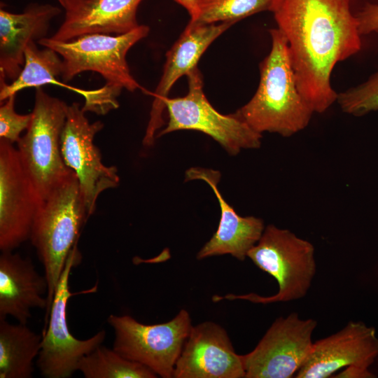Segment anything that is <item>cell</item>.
I'll return each instance as SVG.
<instances>
[{"instance_id":"obj_1","label":"cell","mask_w":378,"mask_h":378,"mask_svg":"<svg viewBox=\"0 0 378 378\" xmlns=\"http://www.w3.org/2000/svg\"><path fill=\"white\" fill-rule=\"evenodd\" d=\"M351 0H274L273 13L285 36L298 90L315 113L337 99L330 84L335 66L361 48Z\"/></svg>"},{"instance_id":"obj_2","label":"cell","mask_w":378,"mask_h":378,"mask_svg":"<svg viewBox=\"0 0 378 378\" xmlns=\"http://www.w3.org/2000/svg\"><path fill=\"white\" fill-rule=\"evenodd\" d=\"M272 48L260 64V83L250 101L235 113L253 130L289 137L307 127L314 113L300 94L287 40L269 30Z\"/></svg>"},{"instance_id":"obj_3","label":"cell","mask_w":378,"mask_h":378,"mask_svg":"<svg viewBox=\"0 0 378 378\" xmlns=\"http://www.w3.org/2000/svg\"><path fill=\"white\" fill-rule=\"evenodd\" d=\"M89 217L74 172L43 200L36 214L29 239L43 266L48 285L44 328L66 260L78 248L82 227Z\"/></svg>"},{"instance_id":"obj_4","label":"cell","mask_w":378,"mask_h":378,"mask_svg":"<svg viewBox=\"0 0 378 378\" xmlns=\"http://www.w3.org/2000/svg\"><path fill=\"white\" fill-rule=\"evenodd\" d=\"M313 244L287 229L270 224L265 227L258 241L247 257L261 270L275 279L278 291L271 296L251 293L214 296V302L223 299L245 300L253 303L287 302L304 298L316 274V265Z\"/></svg>"},{"instance_id":"obj_5","label":"cell","mask_w":378,"mask_h":378,"mask_svg":"<svg viewBox=\"0 0 378 378\" xmlns=\"http://www.w3.org/2000/svg\"><path fill=\"white\" fill-rule=\"evenodd\" d=\"M149 32V27L139 25L122 34H91L68 41H55L50 37L38 43L55 50L62 57L64 83L83 71H94L106 80V85L121 92H133L141 86L133 78L126 56L129 50Z\"/></svg>"},{"instance_id":"obj_6","label":"cell","mask_w":378,"mask_h":378,"mask_svg":"<svg viewBox=\"0 0 378 378\" xmlns=\"http://www.w3.org/2000/svg\"><path fill=\"white\" fill-rule=\"evenodd\" d=\"M67 108L65 102L36 88L29 125L17 143L22 162L43 200L74 172L60 150Z\"/></svg>"},{"instance_id":"obj_7","label":"cell","mask_w":378,"mask_h":378,"mask_svg":"<svg viewBox=\"0 0 378 378\" xmlns=\"http://www.w3.org/2000/svg\"><path fill=\"white\" fill-rule=\"evenodd\" d=\"M186 76L187 94L181 97H167L164 101L169 121L156 137L190 130L210 136L230 155H236L243 149L260 148L262 134L253 130L236 113L221 114L209 103L203 91L202 76L197 66Z\"/></svg>"},{"instance_id":"obj_8","label":"cell","mask_w":378,"mask_h":378,"mask_svg":"<svg viewBox=\"0 0 378 378\" xmlns=\"http://www.w3.org/2000/svg\"><path fill=\"white\" fill-rule=\"evenodd\" d=\"M107 321L114 332L115 351L145 365L158 377L173 378L192 326L186 309H181L172 320L158 324L141 323L130 315L111 314Z\"/></svg>"},{"instance_id":"obj_9","label":"cell","mask_w":378,"mask_h":378,"mask_svg":"<svg viewBox=\"0 0 378 378\" xmlns=\"http://www.w3.org/2000/svg\"><path fill=\"white\" fill-rule=\"evenodd\" d=\"M81 259L76 248L69 255L55 289L47 326L43 330L41 346L36 365L46 378H69L78 371L80 360L102 344L106 331L100 330L86 340H79L70 332L66 307L76 293L69 289V276L74 267Z\"/></svg>"},{"instance_id":"obj_10","label":"cell","mask_w":378,"mask_h":378,"mask_svg":"<svg viewBox=\"0 0 378 378\" xmlns=\"http://www.w3.org/2000/svg\"><path fill=\"white\" fill-rule=\"evenodd\" d=\"M103 127L101 121L90 123L78 103L68 106L60 150L64 163L77 176L90 216L95 211L99 195L117 187L120 181L117 168L102 163L100 150L94 144L95 134Z\"/></svg>"},{"instance_id":"obj_11","label":"cell","mask_w":378,"mask_h":378,"mask_svg":"<svg viewBox=\"0 0 378 378\" xmlns=\"http://www.w3.org/2000/svg\"><path fill=\"white\" fill-rule=\"evenodd\" d=\"M317 322L296 312L277 318L256 346L242 355L245 378H290L309 356Z\"/></svg>"},{"instance_id":"obj_12","label":"cell","mask_w":378,"mask_h":378,"mask_svg":"<svg viewBox=\"0 0 378 378\" xmlns=\"http://www.w3.org/2000/svg\"><path fill=\"white\" fill-rule=\"evenodd\" d=\"M13 144L0 139V249L10 251L29 239L43 202Z\"/></svg>"},{"instance_id":"obj_13","label":"cell","mask_w":378,"mask_h":378,"mask_svg":"<svg viewBox=\"0 0 378 378\" xmlns=\"http://www.w3.org/2000/svg\"><path fill=\"white\" fill-rule=\"evenodd\" d=\"M173 378H245L242 355L222 326L205 321L192 326Z\"/></svg>"},{"instance_id":"obj_14","label":"cell","mask_w":378,"mask_h":378,"mask_svg":"<svg viewBox=\"0 0 378 378\" xmlns=\"http://www.w3.org/2000/svg\"><path fill=\"white\" fill-rule=\"evenodd\" d=\"M232 22L200 24L190 22L166 54L160 80L154 92L150 118L144 137V146L154 144L155 135L164 125V101L174 83L197 67L203 53L212 42L232 25Z\"/></svg>"},{"instance_id":"obj_15","label":"cell","mask_w":378,"mask_h":378,"mask_svg":"<svg viewBox=\"0 0 378 378\" xmlns=\"http://www.w3.org/2000/svg\"><path fill=\"white\" fill-rule=\"evenodd\" d=\"M378 356V338L373 327L349 322L338 332L314 342L297 378H327L339 370L356 365L369 368Z\"/></svg>"},{"instance_id":"obj_16","label":"cell","mask_w":378,"mask_h":378,"mask_svg":"<svg viewBox=\"0 0 378 378\" xmlns=\"http://www.w3.org/2000/svg\"><path fill=\"white\" fill-rule=\"evenodd\" d=\"M65 10L61 26L50 38L68 41L91 34H122L139 26L141 0H57Z\"/></svg>"},{"instance_id":"obj_17","label":"cell","mask_w":378,"mask_h":378,"mask_svg":"<svg viewBox=\"0 0 378 378\" xmlns=\"http://www.w3.org/2000/svg\"><path fill=\"white\" fill-rule=\"evenodd\" d=\"M221 174L218 171L202 167H191L186 172V181L202 180L214 191L220 208L217 230L202 247L197 259L230 254L243 261L255 245L265 230L263 220L255 216L242 217L225 200L218 188Z\"/></svg>"},{"instance_id":"obj_18","label":"cell","mask_w":378,"mask_h":378,"mask_svg":"<svg viewBox=\"0 0 378 378\" xmlns=\"http://www.w3.org/2000/svg\"><path fill=\"white\" fill-rule=\"evenodd\" d=\"M48 285L45 274L36 270L32 260L18 253L1 251L0 255V318L11 316L27 324L31 310L46 309L44 295Z\"/></svg>"},{"instance_id":"obj_19","label":"cell","mask_w":378,"mask_h":378,"mask_svg":"<svg viewBox=\"0 0 378 378\" xmlns=\"http://www.w3.org/2000/svg\"><path fill=\"white\" fill-rule=\"evenodd\" d=\"M61 13L50 4H31L22 13L0 9V72L15 80L24 64V51L32 41L46 37L52 18Z\"/></svg>"},{"instance_id":"obj_20","label":"cell","mask_w":378,"mask_h":378,"mask_svg":"<svg viewBox=\"0 0 378 378\" xmlns=\"http://www.w3.org/2000/svg\"><path fill=\"white\" fill-rule=\"evenodd\" d=\"M63 71L62 59L51 48L39 50L35 41L31 42L24 51V64L17 78L10 84L6 82L5 75L0 72V101L6 100L10 95L28 88H39L46 84H55L73 90L82 95L85 100L91 98L94 90L72 87L59 81Z\"/></svg>"},{"instance_id":"obj_21","label":"cell","mask_w":378,"mask_h":378,"mask_svg":"<svg viewBox=\"0 0 378 378\" xmlns=\"http://www.w3.org/2000/svg\"><path fill=\"white\" fill-rule=\"evenodd\" d=\"M41 341L27 324L0 318V378L32 377Z\"/></svg>"},{"instance_id":"obj_22","label":"cell","mask_w":378,"mask_h":378,"mask_svg":"<svg viewBox=\"0 0 378 378\" xmlns=\"http://www.w3.org/2000/svg\"><path fill=\"white\" fill-rule=\"evenodd\" d=\"M85 378H155L145 365L130 360L102 344L85 356L78 365Z\"/></svg>"},{"instance_id":"obj_23","label":"cell","mask_w":378,"mask_h":378,"mask_svg":"<svg viewBox=\"0 0 378 378\" xmlns=\"http://www.w3.org/2000/svg\"><path fill=\"white\" fill-rule=\"evenodd\" d=\"M274 0H199L198 15L192 22L214 24L237 22L264 10H270Z\"/></svg>"},{"instance_id":"obj_24","label":"cell","mask_w":378,"mask_h":378,"mask_svg":"<svg viewBox=\"0 0 378 378\" xmlns=\"http://www.w3.org/2000/svg\"><path fill=\"white\" fill-rule=\"evenodd\" d=\"M337 102L344 113L355 116L378 111V71L366 82L339 93Z\"/></svg>"},{"instance_id":"obj_25","label":"cell","mask_w":378,"mask_h":378,"mask_svg":"<svg viewBox=\"0 0 378 378\" xmlns=\"http://www.w3.org/2000/svg\"><path fill=\"white\" fill-rule=\"evenodd\" d=\"M15 95H10L0 107V138L18 143L20 134L29 125L31 114L20 115L15 111Z\"/></svg>"},{"instance_id":"obj_26","label":"cell","mask_w":378,"mask_h":378,"mask_svg":"<svg viewBox=\"0 0 378 378\" xmlns=\"http://www.w3.org/2000/svg\"><path fill=\"white\" fill-rule=\"evenodd\" d=\"M355 15L360 35L378 33V4L366 3Z\"/></svg>"},{"instance_id":"obj_27","label":"cell","mask_w":378,"mask_h":378,"mask_svg":"<svg viewBox=\"0 0 378 378\" xmlns=\"http://www.w3.org/2000/svg\"><path fill=\"white\" fill-rule=\"evenodd\" d=\"M333 377L336 378H374L376 376L368 370V368L351 365L346 368Z\"/></svg>"},{"instance_id":"obj_28","label":"cell","mask_w":378,"mask_h":378,"mask_svg":"<svg viewBox=\"0 0 378 378\" xmlns=\"http://www.w3.org/2000/svg\"><path fill=\"white\" fill-rule=\"evenodd\" d=\"M177 3L183 6L190 16V21H194L198 15L199 0H175Z\"/></svg>"}]
</instances>
